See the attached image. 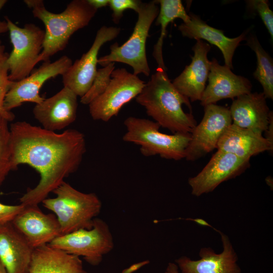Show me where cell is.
<instances>
[{
    "mask_svg": "<svg viewBox=\"0 0 273 273\" xmlns=\"http://www.w3.org/2000/svg\"><path fill=\"white\" fill-rule=\"evenodd\" d=\"M9 129L12 170L27 164L40 176L20 201L25 206L38 205L78 169L86 150L85 136L74 129L57 133L26 121L12 123Z\"/></svg>",
    "mask_w": 273,
    "mask_h": 273,
    "instance_id": "obj_1",
    "label": "cell"
},
{
    "mask_svg": "<svg viewBox=\"0 0 273 273\" xmlns=\"http://www.w3.org/2000/svg\"><path fill=\"white\" fill-rule=\"evenodd\" d=\"M135 101L160 127L173 133H191L197 125L194 116L183 109L185 104L192 110L190 100L174 87L165 66H158Z\"/></svg>",
    "mask_w": 273,
    "mask_h": 273,
    "instance_id": "obj_2",
    "label": "cell"
},
{
    "mask_svg": "<svg viewBox=\"0 0 273 273\" xmlns=\"http://www.w3.org/2000/svg\"><path fill=\"white\" fill-rule=\"evenodd\" d=\"M24 2L32 9L34 17L41 20L45 26L44 39L39 62L50 60L51 57L63 50L73 34L87 26L97 11L87 0H73L60 13L48 11L42 0Z\"/></svg>",
    "mask_w": 273,
    "mask_h": 273,
    "instance_id": "obj_3",
    "label": "cell"
},
{
    "mask_svg": "<svg viewBox=\"0 0 273 273\" xmlns=\"http://www.w3.org/2000/svg\"><path fill=\"white\" fill-rule=\"evenodd\" d=\"M53 193L55 198H46L41 203L56 214L61 235L92 228L102 208L101 201L95 193L81 192L65 181Z\"/></svg>",
    "mask_w": 273,
    "mask_h": 273,
    "instance_id": "obj_4",
    "label": "cell"
},
{
    "mask_svg": "<svg viewBox=\"0 0 273 273\" xmlns=\"http://www.w3.org/2000/svg\"><path fill=\"white\" fill-rule=\"evenodd\" d=\"M126 132L123 141L140 146L144 156L159 155L161 158L178 161L185 158L191 133L167 134L161 132L160 126L148 119L130 116L124 121Z\"/></svg>",
    "mask_w": 273,
    "mask_h": 273,
    "instance_id": "obj_5",
    "label": "cell"
},
{
    "mask_svg": "<svg viewBox=\"0 0 273 273\" xmlns=\"http://www.w3.org/2000/svg\"><path fill=\"white\" fill-rule=\"evenodd\" d=\"M156 1L142 3L138 12V18L133 32L123 44L115 42L110 46V52L98 60V64L104 67L111 63L119 62L129 65L135 75L150 74L147 61L146 43L150 28L159 11Z\"/></svg>",
    "mask_w": 273,
    "mask_h": 273,
    "instance_id": "obj_6",
    "label": "cell"
},
{
    "mask_svg": "<svg viewBox=\"0 0 273 273\" xmlns=\"http://www.w3.org/2000/svg\"><path fill=\"white\" fill-rule=\"evenodd\" d=\"M5 21L13 46V50L7 60L9 78L15 82L29 76L39 62L45 32L33 23H28L20 27L7 16Z\"/></svg>",
    "mask_w": 273,
    "mask_h": 273,
    "instance_id": "obj_7",
    "label": "cell"
},
{
    "mask_svg": "<svg viewBox=\"0 0 273 273\" xmlns=\"http://www.w3.org/2000/svg\"><path fill=\"white\" fill-rule=\"evenodd\" d=\"M48 245L77 257L93 265H98L104 255L114 247L112 235L107 223L96 217L90 229H80L62 235Z\"/></svg>",
    "mask_w": 273,
    "mask_h": 273,
    "instance_id": "obj_8",
    "label": "cell"
},
{
    "mask_svg": "<svg viewBox=\"0 0 273 273\" xmlns=\"http://www.w3.org/2000/svg\"><path fill=\"white\" fill-rule=\"evenodd\" d=\"M145 82L125 68L114 69L106 90L89 104L95 120L109 121L117 115L122 107L141 92Z\"/></svg>",
    "mask_w": 273,
    "mask_h": 273,
    "instance_id": "obj_9",
    "label": "cell"
},
{
    "mask_svg": "<svg viewBox=\"0 0 273 273\" xmlns=\"http://www.w3.org/2000/svg\"><path fill=\"white\" fill-rule=\"evenodd\" d=\"M232 123L229 108L216 104L204 106V114L191 133L185 158L195 161L216 149L220 136Z\"/></svg>",
    "mask_w": 273,
    "mask_h": 273,
    "instance_id": "obj_10",
    "label": "cell"
},
{
    "mask_svg": "<svg viewBox=\"0 0 273 273\" xmlns=\"http://www.w3.org/2000/svg\"><path fill=\"white\" fill-rule=\"evenodd\" d=\"M72 63V60L67 56L52 62L48 60L25 78L13 81L5 98V109L11 111L25 102L35 104L42 102L44 99L39 92L43 84L52 78L63 75Z\"/></svg>",
    "mask_w": 273,
    "mask_h": 273,
    "instance_id": "obj_11",
    "label": "cell"
},
{
    "mask_svg": "<svg viewBox=\"0 0 273 273\" xmlns=\"http://www.w3.org/2000/svg\"><path fill=\"white\" fill-rule=\"evenodd\" d=\"M250 166V159L220 150L196 175L190 177L191 193L197 197L214 191L222 183L235 178Z\"/></svg>",
    "mask_w": 273,
    "mask_h": 273,
    "instance_id": "obj_12",
    "label": "cell"
},
{
    "mask_svg": "<svg viewBox=\"0 0 273 273\" xmlns=\"http://www.w3.org/2000/svg\"><path fill=\"white\" fill-rule=\"evenodd\" d=\"M121 29L112 26H102L97 32L94 41L88 51L73 63L62 75L63 86L71 89L77 97H82L92 86L97 69L98 55L102 46L115 39Z\"/></svg>",
    "mask_w": 273,
    "mask_h": 273,
    "instance_id": "obj_13",
    "label": "cell"
},
{
    "mask_svg": "<svg viewBox=\"0 0 273 273\" xmlns=\"http://www.w3.org/2000/svg\"><path fill=\"white\" fill-rule=\"evenodd\" d=\"M223 250L216 253L210 247L199 251L200 258L193 260L184 256L176 259L175 264L181 273H241L237 263L238 257L229 237L218 231Z\"/></svg>",
    "mask_w": 273,
    "mask_h": 273,
    "instance_id": "obj_14",
    "label": "cell"
},
{
    "mask_svg": "<svg viewBox=\"0 0 273 273\" xmlns=\"http://www.w3.org/2000/svg\"><path fill=\"white\" fill-rule=\"evenodd\" d=\"M77 107V95L63 86L55 95L35 104L33 114L42 128L55 131L66 128L76 120Z\"/></svg>",
    "mask_w": 273,
    "mask_h": 273,
    "instance_id": "obj_15",
    "label": "cell"
},
{
    "mask_svg": "<svg viewBox=\"0 0 273 273\" xmlns=\"http://www.w3.org/2000/svg\"><path fill=\"white\" fill-rule=\"evenodd\" d=\"M11 223L33 249L48 244L61 235L56 216L44 213L38 205L25 206Z\"/></svg>",
    "mask_w": 273,
    "mask_h": 273,
    "instance_id": "obj_16",
    "label": "cell"
},
{
    "mask_svg": "<svg viewBox=\"0 0 273 273\" xmlns=\"http://www.w3.org/2000/svg\"><path fill=\"white\" fill-rule=\"evenodd\" d=\"M208 79V83L200 100L204 107L251 93L252 85L249 79L234 74L230 68L220 65L215 59L210 61Z\"/></svg>",
    "mask_w": 273,
    "mask_h": 273,
    "instance_id": "obj_17",
    "label": "cell"
},
{
    "mask_svg": "<svg viewBox=\"0 0 273 273\" xmlns=\"http://www.w3.org/2000/svg\"><path fill=\"white\" fill-rule=\"evenodd\" d=\"M210 49L208 43L197 40L191 63L172 82L176 89L191 102L200 101L206 87L210 68L207 54Z\"/></svg>",
    "mask_w": 273,
    "mask_h": 273,
    "instance_id": "obj_18",
    "label": "cell"
},
{
    "mask_svg": "<svg viewBox=\"0 0 273 273\" xmlns=\"http://www.w3.org/2000/svg\"><path fill=\"white\" fill-rule=\"evenodd\" d=\"M266 99L262 93L257 92L234 99L229 108L232 124L263 135L273 117Z\"/></svg>",
    "mask_w": 273,
    "mask_h": 273,
    "instance_id": "obj_19",
    "label": "cell"
},
{
    "mask_svg": "<svg viewBox=\"0 0 273 273\" xmlns=\"http://www.w3.org/2000/svg\"><path fill=\"white\" fill-rule=\"evenodd\" d=\"M33 250L11 222L0 225V260L7 273H28Z\"/></svg>",
    "mask_w": 273,
    "mask_h": 273,
    "instance_id": "obj_20",
    "label": "cell"
},
{
    "mask_svg": "<svg viewBox=\"0 0 273 273\" xmlns=\"http://www.w3.org/2000/svg\"><path fill=\"white\" fill-rule=\"evenodd\" d=\"M188 22L178 26L182 35L191 39L205 40L215 45L221 52L225 65L233 69L232 60L236 49L240 42L246 39V33L243 32L235 38L226 36L223 31L212 27L201 19L200 16L191 13Z\"/></svg>",
    "mask_w": 273,
    "mask_h": 273,
    "instance_id": "obj_21",
    "label": "cell"
},
{
    "mask_svg": "<svg viewBox=\"0 0 273 273\" xmlns=\"http://www.w3.org/2000/svg\"><path fill=\"white\" fill-rule=\"evenodd\" d=\"M216 149L250 159L265 151H272L273 145L263 135L232 123L220 136Z\"/></svg>",
    "mask_w": 273,
    "mask_h": 273,
    "instance_id": "obj_22",
    "label": "cell"
},
{
    "mask_svg": "<svg viewBox=\"0 0 273 273\" xmlns=\"http://www.w3.org/2000/svg\"><path fill=\"white\" fill-rule=\"evenodd\" d=\"M28 273H86L79 257L48 244L34 249Z\"/></svg>",
    "mask_w": 273,
    "mask_h": 273,
    "instance_id": "obj_23",
    "label": "cell"
},
{
    "mask_svg": "<svg viewBox=\"0 0 273 273\" xmlns=\"http://www.w3.org/2000/svg\"><path fill=\"white\" fill-rule=\"evenodd\" d=\"M160 5V10L156 19L155 25H160L161 33L154 47L153 56L158 65L164 63L162 55V46L168 24L177 18L181 19L183 23L188 22L190 18L180 0L156 1Z\"/></svg>",
    "mask_w": 273,
    "mask_h": 273,
    "instance_id": "obj_24",
    "label": "cell"
},
{
    "mask_svg": "<svg viewBox=\"0 0 273 273\" xmlns=\"http://www.w3.org/2000/svg\"><path fill=\"white\" fill-rule=\"evenodd\" d=\"M247 44L255 52L257 67L254 77L261 84L266 99H273V60L264 50L256 36L250 34L246 39Z\"/></svg>",
    "mask_w": 273,
    "mask_h": 273,
    "instance_id": "obj_25",
    "label": "cell"
},
{
    "mask_svg": "<svg viewBox=\"0 0 273 273\" xmlns=\"http://www.w3.org/2000/svg\"><path fill=\"white\" fill-rule=\"evenodd\" d=\"M8 55V53L5 51V46L0 41V120L4 119L10 122L15 119V115L4 108L5 98L13 82L9 78L7 63Z\"/></svg>",
    "mask_w": 273,
    "mask_h": 273,
    "instance_id": "obj_26",
    "label": "cell"
},
{
    "mask_svg": "<svg viewBox=\"0 0 273 273\" xmlns=\"http://www.w3.org/2000/svg\"><path fill=\"white\" fill-rule=\"evenodd\" d=\"M115 63H111L98 69L93 83L88 91L80 98V102L88 105L106 90L111 80V75L115 69Z\"/></svg>",
    "mask_w": 273,
    "mask_h": 273,
    "instance_id": "obj_27",
    "label": "cell"
},
{
    "mask_svg": "<svg viewBox=\"0 0 273 273\" xmlns=\"http://www.w3.org/2000/svg\"><path fill=\"white\" fill-rule=\"evenodd\" d=\"M8 123L6 120H0V187L12 171Z\"/></svg>",
    "mask_w": 273,
    "mask_h": 273,
    "instance_id": "obj_28",
    "label": "cell"
},
{
    "mask_svg": "<svg viewBox=\"0 0 273 273\" xmlns=\"http://www.w3.org/2000/svg\"><path fill=\"white\" fill-rule=\"evenodd\" d=\"M246 4L248 8L257 13L273 39V12L269 8L267 1L249 0Z\"/></svg>",
    "mask_w": 273,
    "mask_h": 273,
    "instance_id": "obj_29",
    "label": "cell"
},
{
    "mask_svg": "<svg viewBox=\"0 0 273 273\" xmlns=\"http://www.w3.org/2000/svg\"><path fill=\"white\" fill-rule=\"evenodd\" d=\"M142 3L139 0H109V6L112 11L114 23H119L126 10L131 9L138 13Z\"/></svg>",
    "mask_w": 273,
    "mask_h": 273,
    "instance_id": "obj_30",
    "label": "cell"
},
{
    "mask_svg": "<svg viewBox=\"0 0 273 273\" xmlns=\"http://www.w3.org/2000/svg\"><path fill=\"white\" fill-rule=\"evenodd\" d=\"M24 207L25 205L21 203L9 205L0 203V225L11 222Z\"/></svg>",
    "mask_w": 273,
    "mask_h": 273,
    "instance_id": "obj_31",
    "label": "cell"
},
{
    "mask_svg": "<svg viewBox=\"0 0 273 273\" xmlns=\"http://www.w3.org/2000/svg\"><path fill=\"white\" fill-rule=\"evenodd\" d=\"M264 132L265 134L263 136L273 145V117L271 118L267 128Z\"/></svg>",
    "mask_w": 273,
    "mask_h": 273,
    "instance_id": "obj_32",
    "label": "cell"
},
{
    "mask_svg": "<svg viewBox=\"0 0 273 273\" xmlns=\"http://www.w3.org/2000/svg\"><path fill=\"white\" fill-rule=\"evenodd\" d=\"M89 4L98 10V9L109 6V0H87Z\"/></svg>",
    "mask_w": 273,
    "mask_h": 273,
    "instance_id": "obj_33",
    "label": "cell"
},
{
    "mask_svg": "<svg viewBox=\"0 0 273 273\" xmlns=\"http://www.w3.org/2000/svg\"><path fill=\"white\" fill-rule=\"evenodd\" d=\"M7 3V0H0V11ZM8 31V24L6 21H0V34Z\"/></svg>",
    "mask_w": 273,
    "mask_h": 273,
    "instance_id": "obj_34",
    "label": "cell"
},
{
    "mask_svg": "<svg viewBox=\"0 0 273 273\" xmlns=\"http://www.w3.org/2000/svg\"><path fill=\"white\" fill-rule=\"evenodd\" d=\"M165 273H179L178 268L175 263H168Z\"/></svg>",
    "mask_w": 273,
    "mask_h": 273,
    "instance_id": "obj_35",
    "label": "cell"
},
{
    "mask_svg": "<svg viewBox=\"0 0 273 273\" xmlns=\"http://www.w3.org/2000/svg\"><path fill=\"white\" fill-rule=\"evenodd\" d=\"M265 181L266 183V184L270 187L271 189H272V184H273V181H272V177L269 176L266 177Z\"/></svg>",
    "mask_w": 273,
    "mask_h": 273,
    "instance_id": "obj_36",
    "label": "cell"
},
{
    "mask_svg": "<svg viewBox=\"0 0 273 273\" xmlns=\"http://www.w3.org/2000/svg\"><path fill=\"white\" fill-rule=\"evenodd\" d=\"M0 273H7V271L4 265H3V264L2 263L1 260H0Z\"/></svg>",
    "mask_w": 273,
    "mask_h": 273,
    "instance_id": "obj_37",
    "label": "cell"
}]
</instances>
